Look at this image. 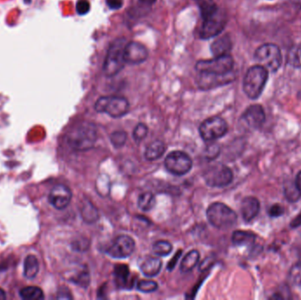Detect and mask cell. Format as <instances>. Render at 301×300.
I'll return each mask as SVG.
<instances>
[{
    "label": "cell",
    "instance_id": "6da1fadb",
    "mask_svg": "<svg viewBox=\"0 0 301 300\" xmlns=\"http://www.w3.org/2000/svg\"><path fill=\"white\" fill-rule=\"evenodd\" d=\"M97 138L95 125L91 123H83L75 127L67 135L68 145L74 151L84 152L94 145Z\"/></svg>",
    "mask_w": 301,
    "mask_h": 300
},
{
    "label": "cell",
    "instance_id": "7a4b0ae2",
    "mask_svg": "<svg viewBox=\"0 0 301 300\" xmlns=\"http://www.w3.org/2000/svg\"><path fill=\"white\" fill-rule=\"evenodd\" d=\"M125 38H117L111 43L107 52L106 58L103 64V72L107 77H114L123 70L125 65L124 48Z\"/></svg>",
    "mask_w": 301,
    "mask_h": 300
},
{
    "label": "cell",
    "instance_id": "3957f363",
    "mask_svg": "<svg viewBox=\"0 0 301 300\" xmlns=\"http://www.w3.org/2000/svg\"><path fill=\"white\" fill-rule=\"evenodd\" d=\"M268 76V70L260 64L248 69L243 80V91L249 99L256 100L261 96Z\"/></svg>",
    "mask_w": 301,
    "mask_h": 300
},
{
    "label": "cell",
    "instance_id": "277c9868",
    "mask_svg": "<svg viewBox=\"0 0 301 300\" xmlns=\"http://www.w3.org/2000/svg\"><path fill=\"white\" fill-rule=\"evenodd\" d=\"M206 217L212 227L219 230H227L235 227L237 222V214L222 203L211 204L206 210Z\"/></svg>",
    "mask_w": 301,
    "mask_h": 300
},
{
    "label": "cell",
    "instance_id": "5b68a950",
    "mask_svg": "<svg viewBox=\"0 0 301 300\" xmlns=\"http://www.w3.org/2000/svg\"><path fill=\"white\" fill-rule=\"evenodd\" d=\"M94 108L98 113L108 114L113 118H120L129 112V103L124 97L103 96L97 100Z\"/></svg>",
    "mask_w": 301,
    "mask_h": 300
},
{
    "label": "cell",
    "instance_id": "8992f818",
    "mask_svg": "<svg viewBox=\"0 0 301 300\" xmlns=\"http://www.w3.org/2000/svg\"><path fill=\"white\" fill-rule=\"evenodd\" d=\"M255 59L269 72H276L281 66V51L275 44H263L255 50Z\"/></svg>",
    "mask_w": 301,
    "mask_h": 300
},
{
    "label": "cell",
    "instance_id": "52a82bcc",
    "mask_svg": "<svg viewBox=\"0 0 301 300\" xmlns=\"http://www.w3.org/2000/svg\"><path fill=\"white\" fill-rule=\"evenodd\" d=\"M203 20L199 35L200 38L206 40L218 36L219 33H221L227 22V17L224 11L218 8L212 14L204 17Z\"/></svg>",
    "mask_w": 301,
    "mask_h": 300
},
{
    "label": "cell",
    "instance_id": "ba28073f",
    "mask_svg": "<svg viewBox=\"0 0 301 300\" xmlns=\"http://www.w3.org/2000/svg\"><path fill=\"white\" fill-rule=\"evenodd\" d=\"M235 60L229 54L214 57L208 60H200L195 64V69L198 72L225 75L232 72Z\"/></svg>",
    "mask_w": 301,
    "mask_h": 300
},
{
    "label": "cell",
    "instance_id": "9c48e42d",
    "mask_svg": "<svg viewBox=\"0 0 301 300\" xmlns=\"http://www.w3.org/2000/svg\"><path fill=\"white\" fill-rule=\"evenodd\" d=\"M204 179L210 187L224 188L232 182L233 174L224 164L216 163L206 169Z\"/></svg>",
    "mask_w": 301,
    "mask_h": 300
},
{
    "label": "cell",
    "instance_id": "30bf717a",
    "mask_svg": "<svg viewBox=\"0 0 301 300\" xmlns=\"http://www.w3.org/2000/svg\"><path fill=\"white\" fill-rule=\"evenodd\" d=\"M228 131V125L223 118L210 117L204 121L199 127V134L206 142L217 140L224 137Z\"/></svg>",
    "mask_w": 301,
    "mask_h": 300
},
{
    "label": "cell",
    "instance_id": "8fae6325",
    "mask_svg": "<svg viewBox=\"0 0 301 300\" xmlns=\"http://www.w3.org/2000/svg\"><path fill=\"white\" fill-rule=\"evenodd\" d=\"M165 169L170 174L182 176L191 170L193 162L191 158L182 151H174L168 154L164 161Z\"/></svg>",
    "mask_w": 301,
    "mask_h": 300
},
{
    "label": "cell",
    "instance_id": "7c38bea8",
    "mask_svg": "<svg viewBox=\"0 0 301 300\" xmlns=\"http://www.w3.org/2000/svg\"><path fill=\"white\" fill-rule=\"evenodd\" d=\"M135 247L136 244L132 238L129 235H120L108 248L107 253L112 258L124 259L132 254Z\"/></svg>",
    "mask_w": 301,
    "mask_h": 300
},
{
    "label": "cell",
    "instance_id": "4fadbf2b",
    "mask_svg": "<svg viewBox=\"0 0 301 300\" xmlns=\"http://www.w3.org/2000/svg\"><path fill=\"white\" fill-rule=\"evenodd\" d=\"M73 198L72 190L63 184H57L52 188L49 194L48 200L56 210H64Z\"/></svg>",
    "mask_w": 301,
    "mask_h": 300
},
{
    "label": "cell",
    "instance_id": "5bb4252c",
    "mask_svg": "<svg viewBox=\"0 0 301 300\" xmlns=\"http://www.w3.org/2000/svg\"><path fill=\"white\" fill-rule=\"evenodd\" d=\"M198 73L197 85L201 90H211L216 87H221L230 83L232 80V78L230 76L231 72L225 75L206 73V72H198Z\"/></svg>",
    "mask_w": 301,
    "mask_h": 300
},
{
    "label": "cell",
    "instance_id": "9a60e30c",
    "mask_svg": "<svg viewBox=\"0 0 301 300\" xmlns=\"http://www.w3.org/2000/svg\"><path fill=\"white\" fill-rule=\"evenodd\" d=\"M149 52L146 46L137 42L127 43L124 48V61L129 64H139L148 58Z\"/></svg>",
    "mask_w": 301,
    "mask_h": 300
},
{
    "label": "cell",
    "instance_id": "2e32d148",
    "mask_svg": "<svg viewBox=\"0 0 301 300\" xmlns=\"http://www.w3.org/2000/svg\"><path fill=\"white\" fill-rule=\"evenodd\" d=\"M242 120L250 129H260L265 122V113L261 105H252L246 109L242 117Z\"/></svg>",
    "mask_w": 301,
    "mask_h": 300
},
{
    "label": "cell",
    "instance_id": "e0dca14e",
    "mask_svg": "<svg viewBox=\"0 0 301 300\" xmlns=\"http://www.w3.org/2000/svg\"><path fill=\"white\" fill-rule=\"evenodd\" d=\"M242 215L246 222H250L258 215L260 211V202L254 197H247L242 200Z\"/></svg>",
    "mask_w": 301,
    "mask_h": 300
},
{
    "label": "cell",
    "instance_id": "ac0fdd59",
    "mask_svg": "<svg viewBox=\"0 0 301 300\" xmlns=\"http://www.w3.org/2000/svg\"><path fill=\"white\" fill-rule=\"evenodd\" d=\"M232 40L227 34L223 36L218 37L212 44H211V52L214 57H219L227 55L232 49Z\"/></svg>",
    "mask_w": 301,
    "mask_h": 300
},
{
    "label": "cell",
    "instance_id": "d6986e66",
    "mask_svg": "<svg viewBox=\"0 0 301 300\" xmlns=\"http://www.w3.org/2000/svg\"><path fill=\"white\" fill-rule=\"evenodd\" d=\"M162 267V261L159 258L146 257L140 264V270L147 277H153L159 273Z\"/></svg>",
    "mask_w": 301,
    "mask_h": 300
},
{
    "label": "cell",
    "instance_id": "ffe728a7",
    "mask_svg": "<svg viewBox=\"0 0 301 300\" xmlns=\"http://www.w3.org/2000/svg\"><path fill=\"white\" fill-rule=\"evenodd\" d=\"M165 152V145L162 141H153L146 147L145 151V158L149 161H154L162 157Z\"/></svg>",
    "mask_w": 301,
    "mask_h": 300
},
{
    "label": "cell",
    "instance_id": "44dd1931",
    "mask_svg": "<svg viewBox=\"0 0 301 300\" xmlns=\"http://www.w3.org/2000/svg\"><path fill=\"white\" fill-rule=\"evenodd\" d=\"M39 270H40V264L37 257L32 254L27 255L24 260V277L27 279H34L37 277Z\"/></svg>",
    "mask_w": 301,
    "mask_h": 300
},
{
    "label": "cell",
    "instance_id": "7402d4cb",
    "mask_svg": "<svg viewBox=\"0 0 301 300\" xmlns=\"http://www.w3.org/2000/svg\"><path fill=\"white\" fill-rule=\"evenodd\" d=\"M255 235L251 232L235 231L232 235V243L238 247L249 246L255 243Z\"/></svg>",
    "mask_w": 301,
    "mask_h": 300
},
{
    "label": "cell",
    "instance_id": "603a6c76",
    "mask_svg": "<svg viewBox=\"0 0 301 300\" xmlns=\"http://www.w3.org/2000/svg\"><path fill=\"white\" fill-rule=\"evenodd\" d=\"M199 259H200V253L198 251H189L181 262L180 269L182 273H188L189 271H191L196 266V264H198Z\"/></svg>",
    "mask_w": 301,
    "mask_h": 300
},
{
    "label": "cell",
    "instance_id": "cb8c5ba5",
    "mask_svg": "<svg viewBox=\"0 0 301 300\" xmlns=\"http://www.w3.org/2000/svg\"><path fill=\"white\" fill-rule=\"evenodd\" d=\"M80 212H81L83 219L86 221V223H93L99 217L98 210L94 207V205L91 202H88V201L84 203Z\"/></svg>",
    "mask_w": 301,
    "mask_h": 300
},
{
    "label": "cell",
    "instance_id": "d4e9b609",
    "mask_svg": "<svg viewBox=\"0 0 301 300\" xmlns=\"http://www.w3.org/2000/svg\"><path fill=\"white\" fill-rule=\"evenodd\" d=\"M20 297L24 300H42L44 294L39 287L28 286L20 290Z\"/></svg>",
    "mask_w": 301,
    "mask_h": 300
},
{
    "label": "cell",
    "instance_id": "484cf974",
    "mask_svg": "<svg viewBox=\"0 0 301 300\" xmlns=\"http://www.w3.org/2000/svg\"><path fill=\"white\" fill-rule=\"evenodd\" d=\"M156 205V198L151 192H146L140 195L138 199V206L143 211H150Z\"/></svg>",
    "mask_w": 301,
    "mask_h": 300
},
{
    "label": "cell",
    "instance_id": "4316f807",
    "mask_svg": "<svg viewBox=\"0 0 301 300\" xmlns=\"http://www.w3.org/2000/svg\"><path fill=\"white\" fill-rule=\"evenodd\" d=\"M153 253L157 254L158 256H166L169 253H171L173 250L172 244L168 240H158L152 246Z\"/></svg>",
    "mask_w": 301,
    "mask_h": 300
},
{
    "label": "cell",
    "instance_id": "83f0119b",
    "mask_svg": "<svg viewBox=\"0 0 301 300\" xmlns=\"http://www.w3.org/2000/svg\"><path fill=\"white\" fill-rule=\"evenodd\" d=\"M287 62L291 66L301 68V44L291 48L287 56Z\"/></svg>",
    "mask_w": 301,
    "mask_h": 300
},
{
    "label": "cell",
    "instance_id": "f1b7e54d",
    "mask_svg": "<svg viewBox=\"0 0 301 300\" xmlns=\"http://www.w3.org/2000/svg\"><path fill=\"white\" fill-rule=\"evenodd\" d=\"M288 279L292 285L301 288V260L291 267Z\"/></svg>",
    "mask_w": 301,
    "mask_h": 300
},
{
    "label": "cell",
    "instance_id": "f546056e",
    "mask_svg": "<svg viewBox=\"0 0 301 300\" xmlns=\"http://www.w3.org/2000/svg\"><path fill=\"white\" fill-rule=\"evenodd\" d=\"M115 276L117 284L124 287L127 284V280L129 277V268L125 265H118L115 268Z\"/></svg>",
    "mask_w": 301,
    "mask_h": 300
},
{
    "label": "cell",
    "instance_id": "4dcf8cb0",
    "mask_svg": "<svg viewBox=\"0 0 301 300\" xmlns=\"http://www.w3.org/2000/svg\"><path fill=\"white\" fill-rule=\"evenodd\" d=\"M285 196L291 203H295L300 198L301 193L295 182H288L285 187Z\"/></svg>",
    "mask_w": 301,
    "mask_h": 300
},
{
    "label": "cell",
    "instance_id": "1f68e13d",
    "mask_svg": "<svg viewBox=\"0 0 301 300\" xmlns=\"http://www.w3.org/2000/svg\"><path fill=\"white\" fill-rule=\"evenodd\" d=\"M127 141V133L123 130L115 131L110 135V142L115 148H121Z\"/></svg>",
    "mask_w": 301,
    "mask_h": 300
},
{
    "label": "cell",
    "instance_id": "d6a6232c",
    "mask_svg": "<svg viewBox=\"0 0 301 300\" xmlns=\"http://www.w3.org/2000/svg\"><path fill=\"white\" fill-rule=\"evenodd\" d=\"M138 290L145 293H151L158 290V284L155 281L141 280L138 283Z\"/></svg>",
    "mask_w": 301,
    "mask_h": 300
},
{
    "label": "cell",
    "instance_id": "836d02e7",
    "mask_svg": "<svg viewBox=\"0 0 301 300\" xmlns=\"http://www.w3.org/2000/svg\"><path fill=\"white\" fill-rule=\"evenodd\" d=\"M148 134V127L145 124H139L133 130V138L136 142H141Z\"/></svg>",
    "mask_w": 301,
    "mask_h": 300
},
{
    "label": "cell",
    "instance_id": "e575fe53",
    "mask_svg": "<svg viewBox=\"0 0 301 300\" xmlns=\"http://www.w3.org/2000/svg\"><path fill=\"white\" fill-rule=\"evenodd\" d=\"M90 6L88 0H79L76 4V11L78 14L80 15H85V14L89 13Z\"/></svg>",
    "mask_w": 301,
    "mask_h": 300
},
{
    "label": "cell",
    "instance_id": "d590c367",
    "mask_svg": "<svg viewBox=\"0 0 301 300\" xmlns=\"http://www.w3.org/2000/svg\"><path fill=\"white\" fill-rule=\"evenodd\" d=\"M74 283L81 286L86 287L89 284L90 277L88 271H83L78 277H75Z\"/></svg>",
    "mask_w": 301,
    "mask_h": 300
},
{
    "label": "cell",
    "instance_id": "8d00e7d4",
    "mask_svg": "<svg viewBox=\"0 0 301 300\" xmlns=\"http://www.w3.org/2000/svg\"><path fill=\"white\" fill-rule=\"evenodd\" d=\"M283 213H284V208L280 204H274L269 210V214L272 217H280Z\"/></svg>",
    "mask_w": 301,
    "mask_h": 300
},
{
    "label": "cell",
    "instance_id": "74e56055",
    "mask_svg": "<svg viewBox=\"0 0 301 300\" xmlns=\"http://www.w3.org/2000/svg\"><path fill=\"white\" fill-rule=\"evenodd\" d=\"M107 4L110 9H120L123 6V0H107Z\"/></svg>",
    "mask_w": 301,
    "mask_h": 300
},
{
    "label": "cell",
    "instance_id": "f35d334b",
    "mask_svg": "<svg viewBox=\"0 0 301 300\" xmlns=\"http://www.w3.org/2000/svg\"><path fill=\"white\" fill-rule=\"evenodd\" d=\"M57 298H63V299H69V298H73L72 295L70 293L69 290L67 289H62L58 292V296Z\"/></svg>",
    "mask_w": 301,
    "mask_h": 300
},
{
    "label": "cell",
    "instance_id": "ab89813d",
    "mask_svg": "<svg viewBox=\"0 0 301 300\" xmlns=\"http://www.w3.org/2000/svg\"><path fill=\"white\" fill-rule=\"evenodd\" d=\"M138 1H139V3L146 6V7H152L153 4L156 3L157 0H138Z\"/></svg>",
    "mask_w": 301,
    "mask_h": 300
},
{
    "label": "cell",
    "instance_id": "60d3db41",
    "mask_svg": "<svg viewBox=\"0 0 301 300\" xmlns=\"http://www.w3.org/2000/svg\"><path fill=\"white\" fill-rule=\"evenodd\" d=\"M295 184L298 188V190H299V192L301 193V171L298 173V175L296 177V180H295Z\"/></svg>",
    "mask_w": 301,
    "mask_h": 300
},
{
    "label": "cell",
    "instance_id": "b9f144b4",
    "mask_svg": "<svg viewBox=\"0 0 301 300\" xmlns=\"http://www.w3.org/2000/svg\"><path fill=\"white\" fill-rule=\"evenodd\" d=\"M301 224V214L298 216L296 219L291 222V227H298V226Z\"/></svg>",
    "mask_w": 301,
    "mask_h": 300
},
{
    "label": "cell",
    "instance_id": "7bdbcfd3",
    "mask_svg": "<svg viewBox=\"0 0 301 300\" xmlns=\"http://www.w3.org/2000/svg\"><path fill=\"white\" fill-rule=\"evenodd\" d=\"M6 298H7V294H6L3 289L0 288V300H5Z\"/></svg>",
    "mask_w": 301,
    "mask_h": 300
}]
</instances>
